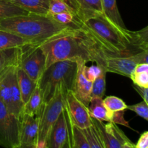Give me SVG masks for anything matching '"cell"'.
<instances>
[{
	"label": "cell",
	"instance_id": "6da1fadb",
	"mask_svg": "<svg viewBox=\"0 0 148 148\" xmlns=\"http://www.w3.org/2000/svg\"><path fill=\"white\" fill-rule=\"evenodd\" d=\"M40 47L46 56L45 69L61 61L95 62L99 51L97 42L81 27L59 33L40 43Z\"/></svg>",
	"mask_w": 148,
	"mask_h": 148
},
{
	"label": "cell",
	"instance_id": "7a4b0ae2",
	"mask_svg": "<svg viewBox=\"0 0 148 148\" xmlns=\"http://www.w3.org/2000/svg\"><path fill=\"white\" fill-rule=\"evenodd\" d=\"M74 27L55 21L49 15L29 13L0 20V30L39 44Z\"/></svg>",
	"mask_w": 148,
	"mask_h": 148
},
{
	"label": "cell",
	"instance_id": "3957f363",
	"mask_svg": "<svg viewBox=\"0 0 148 148\" xmlns=\"http://www.w3.org/2000/svg\"><path fill=\"white\" fill-rule=\"evenodd\" d=\"M77 66L76 61L65 60L52 64L45 69L38 81L43 103L53 97L59 85H64L66 90H72Z\"/></svg>",
	"mask_w": 148,
	"mask_h": 148
},
{
	"label": "cell",
	"instance_id": "277c9868",
	"mask_svg": "<svg viewBox=\"0 0 148 148\" xmlns=\"http://www.w3.org/2000/svg\"><path fill=\"white\" fill-rule=\"evenodd\" d=\"M148 64V50H143L133 54L105 55L100 51L96 64L103 66L107 72H113L130 77L137 64Z\"/></svg>",
	"mask_w": 148,
	"mask_h": 148
},
{
	"label": "cell",
	"instance_id": "5b68a950",
	"mask_svg": "<svg viewBox=\"0 0 148 148\" xmlns=\"http://www.w3.org/2000/svg\"><path fill=\"white\" fill-rule=\"evenodd\" d=\"M66 88L62 85L56 88L53 97L44 103L39 114L38 141H47L51 130L65 108Z\"/></svg>",
	"mask_w": 148,
	"mask_h": 148
},
{
	"label": "cell",
	"instance_id": "8992f818",
	"mask_svg": "<svg viewBox=\"0 0 148 148\" xmlns=\"http://www.w3.org/2000/svg\"><path fill=\"white\" fill-rule=\"evenodd\" d=\"M17 66H12L0 75V99L10 113L20 119L24 104L16 77Z\"/></svg>",
	"mask_w": 148,
	"mask_h": 148
},
{
	"label": "cell",
	"instance_id": "52a82bcc",
	"mask_svg": "<svg viewBox=\"0 0 148 148\" xmlns=\"http://www.w3.org/2000/svg\"><path fill=\"white\" fill-rule=\"evenodd\" d=\"M19 66L33 79L38 82L45 70L46 56L39 44L30 43L22 46Z\"/></svg>",
	"mask_w": 148,
	"mask_h": 148
},
{
	"label": "cell",
	"instance_id": "ba28073f",
	"mask_svg": "<svg viewBox=\"0 0 148 148\" xmlns=\"http://www.w3.org/2000/svg\"><path fill=\"white\" fill-rule=\"evenodd\" d=\"M20 145V119L10 113L0 99V146L17 148Z\"/></svg>",
	"mask_w": 148,
	"mask_h": 148
},
{
	"label": "cell",
	"instance_id": "9c48e42d",
	"mask_svg": "<svg viewBox=\"0 0 148 148\" xmlns=\"http://www.w3.org/2000/svg\"><path fill=\"white\" fill-rule=\"evenodd\" d=\"M65 109L72 124L80 130L92 125L88 107L75 96L72 90H68L65 95Z\"/></svg>",
	"mask_w": 148,
	"mask_h": 148
},
{
	"label": "cell",
	"instance_id": "30bf717a",
	"mask_svg": "<svg viewBox=\"0 0 148 148\" xmlns=\"http://www.w3.org/2000/svg\"><path fill=\"white\" fill-rule=\"evenodd\" d=\"M77 72L72 90L75 96L82 103L88 107L90 100L92 82L89 80L85 76V69L86 66V63L82 60L77 61Z\"/></svg>",
	"mask_w": 148,
	"mask_h": 148
},
{
	"label": "cell",
	"instance_id": "8fae6325",
	"mask_svg": "<svg viewBox=\"0 0 148 148\" xmlns=\"http://www.w3.org/2000/svg\"><path fill=\"white\" fill-rule=\"evenodd\" d=\"M39 130V116L23 114L20 119V145L36 144Z\"/></svg>",
	"mask_w": 148,
	"mask_h": 148
},
{
	"label": "cell",
	"instance_id": "7c38bea8",
	"mask_svg": "<svg viewBox=\"0 0 148 148\" xmlns=\"http://www.w3.org/2000/svg\"><path fill=\"white\" fill-rule=\"evenodd\" d=\"M75 10L76 17L81 25V22L94 14H103L101 0H68Z\"/></svg>",
	"mask_w": 148,
	"mask_h": 148
},
{
	"label": "cell",
	"instance_id": "4fadbf2b",
	"mask_svg": "<svg viewBox=\"0 0 148 148\" xmlns=\"http://www.w3.org/2000/svg\"><path fill=\"white\" fill-rule=\"evenodd\" d=\"M67 137V123L64 109L49 133L47 139L48 148H62Z\"/></svg>",
	"mask_w": 148,
	"mask_h": 148
},
{
	"label": "cell",
	"instance_id": "5bb4252c",
	"mask_svg": "<svg viewBox=\"0 0 148 148\" xmlns=\"http://www.w3.org/2000/svg\"><path fill=\"white\" fill-rule=\"evenodd\" d=\"M92 124L96 129L105 148H121V143L114 134L108 124L91 118Z\"/></svg>",
	"mask_w": 148,
	"mask_h": 148
},
{
	"label": "cell",
	"instance_id": "9a60e30c",
	"mask_svg": "<svg viewBox=\"0 0 148 148\" xmlns=\"http://www.w3.org/2000/svg\"><path fill=\"white\" fill-rule=\"evenodd\" d=\"M16 77L21 94L22 101L25 104L34 91L38 82L33 81L19 66L16 67Z\"/></svg>",
	"mask_w": 148,
	"mask_h": 148
},
{
	"label": "cell",
	"instance_id": "2e32d148",
	"mask_svg": "<svg viewBox=\"0 0 148 148\" xmlns=\"http://www.w3.org/2000/svg\"><path fill=\"white\" fill-rule=\"evenodd\" d=\"M29 13L46 15L50 0H7Z\"/></svg>",
	"mask_w": 148,
	"mask_h": 148
},
{
	"label": "cell",
	"instance_id": "e0dca14e",
	"mask_svg": "<svg viewBox=\"0 0 148 148\" xmlns=\"http://www.w3.org/2000/svg\"><path fill=\"white\" fill-rule=\"evenodd\" d=\"M21 53L22 46L0 50V75L12 66H18Z\"/></svg>",
	"mask_w": 148,
	"mask_h": 148
},
{
	"label": "cell",
	"instance_id": "ac0fdd59",
	"mask_svg": "<svg viewBox=\"0 0 148 148\" xmlns=\"http://www.w3.org/2000/svg\"><path fill=\"white\" fill-rule=\"evenodd\" d=\"M64 111L65 115H66V123H67L71 148H90L89 143H88L85 134L83 133L82 130H80L72 124L65 108Z\"/></svg>",
	"mask_w": 148,
	"mask_h": 148
},
{
	"label": "cell",
	"instance_id": "d6986e66",
	"mask_svg": "<svg viewBox=\"0 0 148 148\" xmlns=\"http://www.w3.org/2000/svg\"><path fill=\"white\" fill-rule=\"evenodd\" d=\"M88 111L91 118L100 121L111 122V113L106 108L103 98H90L88 106Z\"/></svg>",
	"mask_w": 148,
	"mask_h": 148
},
{
	"label": "cell",
	"instance_id": "ffe728a7",
	"mask_svg": "<svg viewBox=\"0 0 148 148\" xmlns=\"http://www.w3.org/2000/svg\"><path fill=\"white\" fill-rule=\"evenodd\" d=\"M103 14L114 24L122 29H127L117 7L116 0H101Z\"/></svg>",
	"mask_w": 148,
	"mask_h": 148
},
{
	"label": "cell",
	"instance_id": "44dd1931",
	"mask_svg": "<svg viewBox=\"0 0 148 148\" xmlns=\"http://www.w3.org/2000/svg\"><path fill=\"white\" fill-rule=\"evenodd\" d=\"M43 103H44L42 98L41 92L37 84V86L29 98L28 101L24 104L23 114H28L33 116H39Z\"/></svg>",
	"mask_w": 148,
	"mask_h": 148
},
{
	"label": "cell",
	"instance_id": "7402d4cb",
	"mask_svg": "<svg viewBox=\"0 0 148 148\" xmlns=\"http://www.w3.org/2000/svg\"><path fill=\"white\" fill-rule=\"evenodd\" d=\"M30 43H32L29 40L9 32L0 30V50L8 48L20 47Z\"/></svg>",
	"mask_w": 148,
	"mask_h": 148
},
{
	"label": "cell",
	"instance_id": "603a6c76",
	"mask_svg": "<svg viewBox=\"0 0 148 148\" xmlns=\"http://www.w3.org/2000/svg\"><path fill=\"white\" fill-rule=\"evenodd\" d=\"M28 12L17 7L7 0H0V20L14 16L25 15Z\"/></svg>",
	"mask_w": 148,
	"mask_h": 148
},
{
	"label": "cell",
	"instance_id": "cb8c5ba5",
	"mask_svg": "<svg viewBox=\"0 0 148 148\" xmlns=\"http://www.w3.org/2000/svg\"><path fill=\"white\" fill-rule=\"evenodd\" d=\"M107 72L103 66L102 71L99 76L92 82V90H91L90 98H103L106 92V77Z\"/></svg>",
	"mask_w": 148,
	"mask_h": 148
},
{
	"label": "cell",
	"instance_id": "d4e9b609",
	"mask_svg": "<svg viewBox=\"0 0 148 148\" xmlns=\"http://www.w3.org/2000/svg\"><path fill=\"white\" fill-rule=\"evenodd\" d=\"M61 12H69L76 16L75 10L71 7L68 0H50L47 14H58Z\"/></svg>",
	"mask_w": 148,
	"mask_h": 148
},
{
	"label": "cell",
	"instance_id": "484cf974",
	"mask_svg": "<svg viewBox=\"0 0 148 148\" xmlns=\"http://www.w3.org/2000/svg\"><path fill=\"white\" fill-rule=\"evenodd\" d=\"M51 18H53L55 21L64 25L70 26L74 28L80 27V24L77 19L75 14L69 12H61L58 14H48Z\"/></svg>",
	"mask_w": 148,
	"mask_h": 148
},
{
	"label": "cell",
	"instance_id": "4316f807",
	"mask_svg": "<svg viewBox=\"0 0 148 148\" xmlns=\"http://www.w3.org/2000/svg\"><path fill=\"white\" fill-rule=\"evenodd\" d=\"M103 103L106 108L111 113L119 111H126L127 105L123 100L114 95L106 97L103 100Z\"/></svg>",
	"mask_w": 148,
	"mask_h": 148
},
{
	"label": "cell",
	"instance_id": "83f0119b",
	"mask_svg": "<svg viewBox=\"0 0 148 148\" xmlns=\"http://www.w3.org/2000/svg\"><path fill=\"white\" fill-rule=\"evenodd\" d=\"M82 131L89 143L90 148H105L96 129L93 125L89 128L82 130Z\"/></svg>",
	"mask_w": 148,
	"mask_h": 148
},
{
	"label": "cell",
	"instance_id": "f1b7e54d",
	"mask_svg": "<svg viewBox=\"0 0 148 148\" xmlns=\"http://www.w3.org/2000/svg\"><path fill=\"white\" fill-rule=\"evenodd\" d=\"M127 109L132 111L139 116L142 117L146 121H148V103L145 101L132 106H127Z\"/></svg>",
	"mask_w": 148,
	"mask_h": 148
},
{
	"label": "cell",
	"instance_id": "f546056e",
	"mask_svg": "<svg viewBox=\"0 0 148 148\" xmlns=\"http://www.w3.org/2000/svg\"><path fill=\"white\" fill-rule=\"evenodd\" d=\"M134 85L143 88H148V72H133L130 77Z\"/></svg>",
	"mask_w": 148,
	"mask_h": 148
},
{
	"label": "cell",
	"instance_id": "4dcf8cb0",
	"mask_svg": "<svg viewBox=\"0 0 148 148\" xmlns=\"http://www.w3.org/2000/svg\"><path fill=\"white\" fill-rule=\"evenodd\" d=\"M103 66L100 64H96V65H92V66H85V76L87 77L89 80L93 82L97 77L100 75L101 71H102Z\"/></svg>",
	"mask_w": 148,
	"mask_h": 148
},
{
	"label": "cell",
	"instance_id": "1f68e13d",
	"mask_svg": "<svg viewBox=\"0 0 148 148\" xmlns=\"http://www.w3.org/2000/svg\"><path fill=\"white\" fill-rule=\"evenodd\" d=\"M124 111H119L111 113V122L115 124H120V125L124 126V127L131 129L129 122L126 121L125 119H124Z\"/></svg>",
	"mask_w": 148,
	"mask_h": 148
},
{
	"label": "cell",
	"instance_id": "d6a6232c",
	"mask_svg": "<svg viewBox=\"0 0 148 148\" xmlns=\"http://www.w3.org/2000/svg\"><path fill=\"white\" fill-rule=\"evenodd\" d=\"M135 148H148V132L145 131L140 136Z\"/></svg>",
	"mask_w": 148,
	"mask_h": 148
},
{
	"label": "cell",
	"instance_id": "836d02e7",
	"mask_svg": "<svg viewBox=\"0 0 148 148\" xmlns=\"http://www.w3.org/2000/svg\"><path fill=\"white\" fill-rule=\"evenodd\" d=\"M133 88L141 96L143 101L148 103V88H143V87L137 86L136 85H133Z\"/></svg>",
	"mask_w": 148,
	"mask_h": 148
},
{
	"label": "cell",
	"instance_id": "e575fe53",
	"mask_svg": "<svg viewBox=\"0 0 148 148\" xmlns=\"http://www.w3.org/2000/svg\"><path fill=\"white\" fill-rule=\"evenodd\" d=\"M134 72L140 73V72H148V64L141 63L137 64L134 68Z\"/></svg>",
	"mask_w": 148,
	"mask_h": 148
},
{
	"label": "cell",
	"instance_id": "d590c367",
	"mask_svg": "<svg viewBox=\"0 0 148 148\" xmlns=\"http://www.w3.org/2000/svg\"><path fill=\"white\" fill-rule=\"evenodd\" d=\"M62 148H71L70 145V142H69V132H68V137L66 139V140L65 141V143H64L63 146Z\"/></svg>",
	"mask_w": 148,
	"mask_h": 148
},
{
	"label": "cell",
	"instance_id": "8d00e7d4",
	"mask_svg": "<svg viewBox=\"0 0 148 148\" xmlns=\"http://www.w3.org/2000/svg\"><path fill=\"white\" fill-rule=\"evenodd\" d=\"M36 144L33 145H20L17 148H36Z\"/></svg>",
	"mask_w": 148,
	"mask_h": 148
}]
</instances>
